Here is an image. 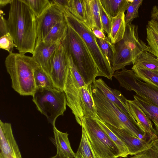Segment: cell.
Returning a JSON list of instances; mask_svg holds the SVG:
<instances>
[{
  "label": "cell",
  "mask_w": 158,
  "mask_h": 158,
  "mask_svg": "<svg viewBox=\"0 0 158 158\" xmlns=\"http://www.w3.org/2000/svg\"><path fill=\"white\" fill-rule=\"evenodd\" d=\"M82 127L81 139L75 158H98L87 137L85 131Z\"/></svg>",
  "instance_id": "29"
},
{
  "label": "cell",
  "mask_w": 158,
  "mask_h": 158,
  "mask_svg": "<svg viewBox=\"0 0 158 158\" xmlns=\"http://www.w3.org/2000/svg\"><path fill=\"white\" fill-rule=\"evenodd\" d=\"M122 69L115 71L113 74L120 86L127 90L135 91L136 94L158 106V88L142 81L132 70L125 68Z\"/></svg>",
  "instance_id": "9"
},
{
  "label": "cell",
  "mask_w": 158,
  "mask_h": 158,
  "mask_svg": "<svg viewBox=\"0 0 158 158\" xmlns=\"http://www.w3.org/2000/svg\"><path fill=\"white\" fill-rule=\"evenodd\" d=\"M124 12L120 13L116 16L111 18L110 32L107 37L113 44L117 43L123 37L126 24Z\"/></svg>",
  "instance_id": "22"
},
{
  "label": "cell",
  "mask_w": 158,
  "mask_h": 158,
  "mask_svg": "<svg viewBox=\"0 0 158 158\" xmlns=\"http://www.w3.org/2000/svg\"><path fill=\"white\" fill-rule=\"evenodd\" d=\"M133 64L138 68L158 72V58L147 51H143L140 53Z\"/></svg>",
  "instance_id": "25"
},
{
  "label": "cell",
  "mask_w": 158,
  "mask_h": 158,
  "mask_svg": "<svg viewBox=\"0 0 158 158\" xmlns=\"http://www.w3.org/2000/svg\"><path fill=\"white\" fill-rule=\"evenodd\" d=\"M53 127L56 154L61 158H75V153L72 149L68 138L69 134L60 131L55 125Z\"/></svg>",
  "instance_id": "21"
},
{
  "label": "cell",
  "mask_w": 158,
  "mask_h": 158,
  "mask_svg": "<svg viewBox=\"0 0 158 158\" xmlns=\"http://www.w3.org/2000/svg\"><path fill=\"white\" fill-rule=\"evenodd\" d=\"M153 146L158 150V138L152 141Z\"/></svg>",
  "instance_id": "43"
},
{
  "label": "cell",
  "mask_w": 158,
  "mask_h": 158,
  "mask_svg": "<svg viewBox=\"0 0 158 158\" xmlns=\"http://www.w3.org/2000/svg\"><path fill=\"white\" fill-rule=\"evenodd\" d=\"M123 38L131 51L133 62L143 51H148V46L139 37L137 25L132 24H126L125 31Z\"/></svg>",
  "instance_id": "16"
},
{
  "label": "cell",
  "mask_w": 158,
  "mask_h": 158,
  "mask_svg": "<svg viewBox=\"0 0 158 158\" xmlns=\"http://www.w3.org/2000/svg\"><path fill=\"white\" fill-rule=\"evenodd\" d=\"M64 19L63 11L58 6L51 4L41 15L36 18V41H43L53 27Z\"/></svg>",
  "instance_id": "11"
},
{
  "label": "cell",
  "mask_w": 158,
  "mask_h": 158,
  "mask_svg": "<svg viewBox=\"0 0 158 158\" xmlns=\"http://www.w3.org/2000/svg\"><path fill=\"white\" fill-rule=\"evenodd\" d=\"M70 55L78 71L86 85L92 84L98 71L94 59L81 37L68 26L66 36L61 43Z\"/></svg>",
  "instance_id": "4"
},
{
  "label": "cell",
  "mask_w": 158,
  "mask_h": 158,
  "mask_svg": "<svg viewBox=\"0 0 158 158\" xmlns=\"http://www.w3.org/2000/svg\"><path fill=\"white\" fill-rule=\"evenodd\" d=\"M80 97L84 117L94 119L98 118L99 117L92 95V84L81 88Z\"/></svg>",
  "instance_id": "19"
},
{
  "label": "cell",
  "mask_w": 158,
  "mask_h": 158,
  "mask_svg": "<svg viewBox=\"0 0 158 158\" xmlns=\"http://www.w3.org/2000/svg\"><path fill=\"white\" fill-rule=\"evenodd\" d=\"M12 0H0V7L1 8L7 4H10Z\"/></svg>",
  "instance_id": "42"
},
{
  "label": "cell",
  "mask_w": 158,
  "mask_h": 158,
  "mask_svg": "<svg viewBox=\"0 0 158 158\" xmlns=\"http://www.w3.org/2000/svg\"><path fill=\"white\" fill-rule=\"evenodd\" d=\"M65 9L79 20L85 22L84 0H68Z\"/></svg>",
  "instance_id": "32"
},
{
  "label": "cell",
  "mask_w": 158,
  "mask_h": 158,
  "mask_svg": "<svg viewBox=\"0 0 158 158\" xmlns=\"http://www.w3.org/2000/svg\"><path fill=\"white\" fill-rule=\"evenodd\" d=\"M95 37L97 38L105 39L106 36L104 34V32L101 30L95 28L91 29Z\"/></svg>",
  "instance_id": "40"
},
{
  "label": "cell",
  "mask_w": 158,
  "mask_h": 158,
  "mask_svg": "<svg viewBox=\"0 0 158 158\" xmlns=\"http://www.w3.org/2000/svg\"><path fill=\"white\" fill-rule=\"evenodd\" d=\"M141 5L138 2H135L132 3L131 0H129V3L127 7V13L125 17V22L126 24H131L134 19L139 17V9Z\"/></svg>",
  "instance_id": "35"
},
{
  "label": "cell",
  "mask_w": 158,
  "mask_h": 158,
  "mask_svg": "<svg viewBox=\"0 0 158 158\" xmlns=\"http://www.w3.org/2000/svg\"><path fill=\"white\" fill-rule=\"evenodd\" d=\"M30 8L37 18L51 5L50 0H22Z\"/></svg>",
  "instance_id": "33"
},
{
  "label": "cell",
  "mask_w": 158,
  "mask_h": 158,
  "mask_svg": "<svg viewBox=\"0 0 158 158\" xmlns=\"http://www.w3.org/2000/svg\"><path fill=\"white\" fill-rule=\"evenodd\" d=\"M0 37L9 32L7 20L4 18L3 12L0 10Z\"/></svg>",
  "instance_id": "39"
},
{
  "label": "cell",
  "mask_w": 158,
  "mask_h": 158,
  "mask_svg": "<svg viewBox=\"0 0 158 158\" xmlns=\"http://www.w3.org/2000/svg\"><path fill=\"white\" fill-rule=\"evenodd\" d=\"M32 96L38 110L53 126L55 125L56 118L63 115L66 110L67 100L64 91L38 88Z\"/></svg>",
  "instance_id": "6"
},
{
  "label": "cell",
  "mask_w": 158,
  "mask_h": 158,
  "mask_svg": "<svg viewBox=\"0 0 158 158\" xmlns=\"http://www.w3.org/2000/svg\"><path fill=\"white\" fill-rule=\"evenodd\" d=\"M126 106L132 117L149 138L153 140L158 138L157 132L153 128L150 119L134 100L127 99Z\"/></svg>",
  "instance_id": "15"
},
{
  "label": "cell",
  "mask_w": 158,
  "mask_h": 158,
  "mask_svg": "<svg viewBox=\"0 0 158 158\" xmlns=\"http://www.w3.org/2000/svg\"><path fill=\"white\" fill-rule=\"evenodd\" d=\"M0 157L22 158L14 137L11 124L0 120Z\"/></svg>",
  "instance_id": "12"
},
{
  "label": "cell",
  "mask_w": 158,
  "mask_h": 158,
  "mask_svg": "<svg viewBox=\"0 0 158 158\" xmlns=\"http://www.w3.org/2000/svg\"><path fill=\"white\" fill-rule=\"evenodd\" d=\"M92 83L99 89L109 100L135 120L127 109L126 106L127 99L120 91L110 88L101 78L95 79Z\"/></svg>",
  "instance_id": "17"
},
{
  "label": "cell",
  "mask_w": 158,
  "mask_h": 158,
  "mask_svg": "<svg viewBox=\"0 0 158 158\" xmlns=\"http://www.w3.org/2000/svg\"><path fill=\"white\" fill-rule=\"evenodd\" d=\"M109 129L123 143L131 156H134L144 151L153 145V140L141 139L135 136L124 129L116 128L106 123Z\"/></svg>",
  "instance_id": "13"
},
{
  "label": "cell",
  "mask_w": 158,
  "mask_h": 158,
  "mask_svg": "<svg viewBox=\"0 0 158 158\" xmlns=\"http://www.w3.org/2000/svg\"><path fill=\"white\" fill-rule=\"evenodd\" d=\"M34 78L36 88L59 90L56 87L50 76L39 65L34 70Z\"/></svg>",
  "instance_id": "28"
},
{
  "label": "cell",
  "mask_w": 158,
  "mask_h": 158,
  "mask_svg": "<svg viewBox=\"0 0 158 158\" xmlns=\"http://www.w3.org/2000/svg\"><path fill=\"white\" fill-rule=\"evenodd\" d=\"M50 158H61L57 154H56V155L53 156L51 157Z\"/></svg>",
  "instance_id": "44"
},
{
  "label": "cell",
  "mask_w": 158,
  "mask_h": 158,
  "mask_svg": "<svg viewBox=\"0 0 158 158\" xmlns=\"http://www.w3.org/2000/svg\"><path fill=\"white\" fill-rule=\"evenodd\" d=\"M68 29L65 18L53 27L43 41L50 44H61L66 36Z\"/></svg>",
  "instance_id": "23"
},
{
  "label": "cell",
  "mask_w": 158,
  "mask_h": 158,
  "mask_svg": "<svg viewBox=\"0 0 158 158\" xmlns=\"http://www.w3.org/2000/svg\"><path fill=\"white\" fill-rule=\"evenodd\" d=\"M7 20L9 33L19 53L33 54L37 39L36 17L22 0H12Z\"/></svg>",
  "instance_id": "1"
},
{
  "label": "cell",
  "mask_w": 158,
  "mask_h": 158,
  "mask_svg": "<svg viewBox=\"0 0 158 158\" xmlns=\"http://www.w3.org/2000/svg\"><path fill=\"white\" fill-rule=\"evenodd\" d=\"M5 64L13 89L20 95L32 96L36 87L34 71L39 65L32 57L22 53H9Z\"/></svg>",
  "instance_id": "3"
},
{
  "label": "cell",
  "mask_w": 158,
  "mask_h": 158,
  "mask_svg": "<svg viewBox=\"0 0 158 158\" xmlns=\"http://www.w3.org/2000/svg\"><path fill=\"white\" fill-rule=\"evenodd\" d=\"M69 68L63 91L67 105L75 116L77 122L82 126L84 114L81 107L80 92L81 87L86 85L74 64L71 56H69Z\"/></svg>",
  "instance_id": "8"
},
{
  "label": "cell",
  "mask_w": 158,
  "mask_h": 158,
  "mask_svg": "<svg viewBox=\"0 0 158 158\" xmlns=\"http://www.w3.org/2000/svg\"><path fill=\"white\" fill-rule=\"evenodd\" d=\"M118 147L120 157L127 158L129 155L128 150L123 143L109 129L106 123L99 118L95 119Z\"/></svg>",
  "instance_id": "31"
},
{
  "label": "cell",
  "mask_w": 158,
  "mask_h": 158,
  "mask_svg": "<svg viewBox=\"0 0 158 158\" xmlns=\"http://www.w3.org/2000/svg\"><path fill=\"white\" fill-rule=\"evenodd\" d=\"M146 29L148 52L158 58V21L151 19L148 22Z\"/></svg>",
  "instance_id": "24"
},
{
  "label": "cell",
  "mask_w": 158,
  "mask_h": 158,
  "mask_svg": "<svg viewBox=\"0 0 158 158\" xmlns=\"http://www.w3.org/2000/svg\"><path fill=\"white\" fill-rule=\"evenodd\" d=\"M134 101L154 123L158 133V106L136 94Z\"/></svg>",
  "instance_id": "26"
},
{
  "label": "cell",
  "mask_w": 158,
  "mask_h": 158,
  "mask_svg": "<svg viewBox=\"0 0 158 158\" xmlns=\"http://www.w3.org/2000/svg\"><path fill=\"white\" fill-rule=\"evenodd\" d=\"M92 89L98 115L101 120L117 128L125 129L139 138L147 140L148 137L135 121L109 100L93 83Z\"/></svg>",
  "instance_id": "2"
},
{
  "label": "cell",
  "mask_w": 158,
  "mask_h": 158,
  "mask_svg": "<svg viewBox=\"0 0 158 158\" xmlns=\"http://www.w3.org/2000/svg\"><path fill=\"white\" fill-rule=\"evenodd\" d=\"M14 47L16 48L17 46L10 33L8 32L0 37V48L1 49L6 50L9 53H13Z\"/></svg>",
  "instance_id": "37"
},
{
  "label": "cell",
  "mask_w": 158,
  "mask_h": 158,
  "mask_svg": "<svg viewBox=\"0 0 158 158\" xmlns=\"http://www.w3.org/2000/svg\"><path fill=\"white\" fill-rule=\"evenodd\" d=\"M100 14L103 30L108 35L110 34L111 26V17L106 11L99 0Z\"/></svg>",
  "instance_id": "36"
},
{
  "label": "cell",
  "mask_w": 158,
  "mask_h": 158,
  "mask_svg": "<svg viewBox=\"0 0 158 158\" xmlns=\"http://www.w3.org/2000/svg\"><path fill=\"white\" fill-rule=\"evenodd\" d=\"M81 126L98 158L120 157L118 147L95 119L84 117Z\"/></svg>",
  "instance_id": "7"
},
{
  "label": "cell",
  "mask_w": 158,
  "mask_h": 158,
  "mask_svg": "<svg viewBox=\"0 0 158 158\" xmlns=\"http://www.w3.org/2000/svg\"><path fill=\"white\" fill-rule=\"evenodd\" d=\"M99 0H84L86 21L85 24L91 29L95 28L104 31L101 21Z\"/></svg>",
  "instance_id": "20"
},
{
  "label": "cell",
  "mask_w": 158,
  "mask_h": 158,
  "mask_svg": "<svg viewBox=\"0 0 158 158\" xmlns=\"http://www.w3.org/2000/svg\"><path fill=\"white\" fill-rule=\"evenodd\" d=\"M151 15V19L158 21V6L155 5L153 7Z\"/></svg>",
  "instance_id": "41"
},
{
  "label": "cell",
  "mask_w": 158,
  "mask_h": 158,
  "mask_svg": "<svg viewBox=\"0 0 158 158\" xmlns=\"http://www.w3.org/2000/svg\"><path fill=\"white\" fill-rule=\"evenodd\" d=\"M50 77L56 87L63 91L69 68V56L61 43L53 52L51 59Z\"/></svg>",
  "instance_id": "10"
},
{
  "label": "cell",
  "mask_w": 158,
  "mask_h": 158,
  "mask_svg": "<svg viewBox=\"0 0 158 158\" xmlns=\"http://www.w3.org/2000/svg\"><path fill=\"white\" fill-rule=\"evenodd\" d=\"M131 158H158V150L153 145L144 151L130 156Z\"/></svg>",
  "instance_id": "38"
},
{
  "label": "cell",
  "mask_w": 158,
  "mask_h": 158,
  "mask_svg": "<svg viewBox=\"0 0 158 158\" xmlns=\"http://www.w3.org/2000/svg\"><path fill=\"white\" fill-rule=\"evenodd\" d=\"M114 46L115 53L114 62L111 66L114 73L133 64V62L131 51L123 38Z\"/></svg>",
  "instance_id": "18"
},
{
  "label": "cell",
  "mask_w": 158,
  "mask_h": 158,
  "mask_svg": "<svg viewBox=\"0 0 158 158\" xmlns=\"http://www.w3.org/2000/svg\"><path fill=\"white\" fill-rule=\"evenodd\" d=\"M96 41L101 50L111 66L114 62L115 53L114 44L110 42L108 37L106 36L105 39L96 38Z\"/></svg>",
  "instance_id": "34"
},
{
  "label": "cell",
  "mask_w": 158,
  "mask_h": 158,
  "mask_svg": "<svg viewBox=\"0 0 158 158\" xmlns=\"http://www.w3.org/2000/svg\"><path fill=\"white\" fill-rule=\"evenodd\" d=\"M131 69L140 80L158 88V71L139 68L134 65Z\"/></svg>",
  "instance_id": "30"
},
{
  "label": "cell",
  "mask_w": 158,
  "mask_h": 158,
  "mask_svg": "<svg viewBox=\"0 0 158 158\" xmlns=\"http://www.w3.org/2000/svg\"><path fill=\"white\" fill-rule=\"evenodd\" d=\"M60 44H50L43 41H36L32 57L50 77L52 56Z\"/></svg>",
  "instance_id": "14"
},
{
  "label": "cell",
  "mask_w": 158,
  "mask_h": 158,
  "mask_svg": "<svg viewBox=\"0 0 158 158\" xmlns=\"http://www.w3.org/2000/svg\"><path fill=\"white\" fill-rule=\"evenodd\" d=\"M100 0L103 8L111 18L125 12L129 3V0Z\"/></svg>",
  "instance_id": "27"
},
{
  "label": "cell",
  "mask_w": 158,
  "mask_h": 158,
  "mask_svg": "<svg viewBox=\"0 0 158 158\" xmlns=\"http://www.w3.org/2000/svg\"><path fill=\"white\" fill-rule=\"evenodd\" d=\"M63 10L68 26L82 39L92 56L98 69V76L111 80L114 73L109 60L98 45L92 30L85 22L77 18L66 9H64Z\"/></svg>",
  "instance_id": "5"
}]
</instances>
